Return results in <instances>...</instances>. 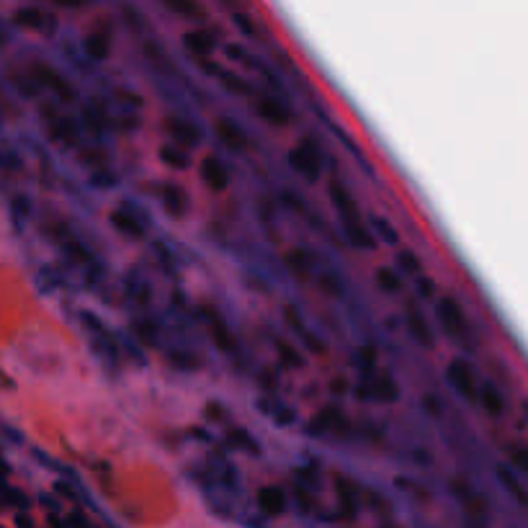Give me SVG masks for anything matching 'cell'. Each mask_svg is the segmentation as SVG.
<instances>
[{"label": "cell", "instance_id": "f35d334b", "mask_svg": "<svg viewBox=\"0 0 528 528\" xmlns=\"http://www.w3.org/2000/svg\"><path fill=\"white\" fill-rule=\"evenodd\" d=\"M297 500H299V505H304L302 510H312V498L307 495V487H297Z\"/></svg>", "mask_w": 528, "mask_h": 528}, {"label": "cell", "instance_id": "ee69618b", "mask_svg": "<svg viewBox=\"0 0 528 528\" xmlns=\"http://www.w3.org/2000/svg\"><path fill=\"white\" fill-rule=\"evenodd\" d=\"M418 289H420L423 297H433V281H430V279H420Z\"/></svg>", "mask_w": 528, "mask_h": 528}, {"label": "cell", "instance_id": "8d00e7d4", "mask_svg": "<svg viewBox=\"0 0 528 528\" xmlns=\"http://www.w3.org/2000/svg\"><path fill=\"white\" fill-rule=\"evenodd\" d=\"M93 186L111 188V186H116V178L108 171H98V173H93Z\"/></svg>", "mask_w": 528, "mask_h": 528}, {"label": "cell", "instance_id": "7c38bea8", "mask_svg": "<svg viewBox=\"0 0 528 528\" xmlns=\"http://www.w3.org/2000/svg\"><path fill=\"white\" fill-rule=\"evenodd\" d=\"M168 132H171V137H176V142L186 144V147H196L201 139L199 129L193 127V124H188L186 119H171L168 122Z\"/></svg>", "mask_w": 528, "mask_h": 528}, {"label": "cell", "instance_id": "277c9868", "mask_svg": "<svg viewBox=\"0 0 528 528\" xmlns=\"http://www.w3.org/2000/svg\"><path fill=\"white\" fill-rule=\"evenodd\" d=\"M253 108H256V114L260 116L263 122L273 124V127H284V124L292 122V114H289V108H286L281 101L268 98V96H260V98L253 103Z\"/></svg>", "mask_w": 528, "mask_h": 528}, {"label": "cell", "instance_id": "8fae6325", "mask_svg": "<svg viewBox=\"0 0 528 528\" xmlns=\"http://www.w3.org/2000/svg\"><path fill=\"white\" fill-rule=\"evenodd\" d=\"M201 176H204V180H207L214 191L227 188V168L219 163V157L217 155L204 157V163H201Z\"/></svg>", "mask_w": 528, "mask_h": 528}, {"label": "cell", "instance_id": "d590c367", "mask_svg": "<svg viewBox=\"0 0 528 528\" xmlns=\"http://www.w3.org/2000/svg\"><path fill=\"white\" fill-rule=\"evenodd\" d=\"M229 438H232V441H235L237 446H240V443H245L243 449H248L250 454H256V441H253V438H250V435L245 433V430H229Z\"/></svg>", "mask_w": 528, "mask_h": 528}, {"label": "cell", "instance_id": "e575fe53", "mask_svg": "<svg viewBox=\"0 0 528 528\" xmlns=\"http://www.w3.org/2000/svg\"><path fill=\"white\" fill-rule=\"evenodd\" d=\"M374 227H377V232L384 237L386 243H397V232H394V227L386 219H381V217H374Z\"/></svg>", "mask_w": 528, "mask_h": 528}, {"label": "cell", "instance_id": "f6af8a7d", "mask_svg": "<svg viewBox=\"0 0 528 528\" xmlns=\"http://www.w3.org/2000/svg\"><path fill=\"white\" fill-rule=\"evenodd\" d=\"M235 21H237V26H243L248 36H256V31H253V26L248 23V18H245V16H235Z\"/></svg>", "mask_w": 528, "mask_h": 528}, {"label": "cell", "instance_id": "cb8c5ba5", "mask_svg": "<svg viewBox=\"0 0 528 528\" xmlns=\"http://www.w3.org/2000/svg\"><path fill=\"white\" fill-rule=\"evenodd\" d=\"M207 70L214 72L217 78H219L229 91H235V93H250V86L240 78V75H232V72H227V70H219V67H214V64H207Z\"/></svg>", "mask_w": 528, "mask_h": 528}, {"label": "cell", "instance_id": "7bdbcfd3", "mask_svg": "<svg viewBox=\"0 0 528 528\" xmlns=\"http://www.w3.org/2000/svg\"><path fill=\"white\" fill-rule=\"evenodd\" d=\"M227 54L232 59H243V62H248V57H245V50H240V47H235V44H229V47H227Z\"/></svg>", "mask_w": 528, "mask_h": 528}, {"label": "cell", "instance_id": "3957f363", "mask_svg": "<svg viewBox=\"0 0 528 528\" xmlns=\"http://www.w3.org/2000/svg\"><path fill=\"white\" fill-rule=\"evenodd\" d=\"M356 394L361 400L372 397V400H379V402H394L400 397V389H397V384H394V379L389 377V374H381V377H377L374 381L372 379L361 381Z\"/></svg>", "mask_w": 528, "mask_h": 528}, {"label": "cell", "instance_id": "52a82bcc", "mask_svg": "<svg viewBox=\"0 0 528 528\" xmlns=\"http://www.w3.org/2000/svg\"><path fill=\"white\" fill-rule=\"evenodd\" d=\"M449 381L454 384V389H457L461 397H474L477 394V389H474V377H471V369L464 364V361H454V364L449 366Z\"/></svg>", "mask_w": 528, "mask_h": 528}, {"label": "cell", "instance_id": "b9f144b4", "mask_svg": "<svg viewBox=\"0 0 528 528\" xmlns=\"http://www.w3.org/2000/svg\"><path fill=\"white\" fill-rule=\"evenodd\" d=\"M13 209H16V212H18L21 217H29V212H31V209H29V201L23 199V196H18V199L13 201Z\"/></svg>", "mask_w": 528, "mask_h": 528}, {"label": "cell", "instance_id": "7dc6e473", "mask_svg": "<svg viewBox=\"0 0 528 528\" xmlns=\"http://www.w3.org/2000/svg\"><path fill=\"white\" fill-rule=\"evenodd\" d=\"M0 474H8V466H6V461L0 459Z\"/></svg>", "mask_w": 528, "mask_h": 528}, {"label": "cell", "instance_id": "ab89813d", "mask_svg": "<svg viewBox=\"0 0 528 528\" xmlns=\"http://www.w3.org/2000/svg\"><path fill=\"white\" fill-rule=\"evenodd\" d=\"M513 461H515V466H518L521 471H528V454H526V449H515Z\"/></svg>", "mask_w": 528, "mask_h": 528}, {"label": "cell", "instance_id": "484cf974", "mask_svg": "<svg viewBox=\"0 0 528 528\" xmlns=\"http://www.w3.org/2000/svg\"><path fill=\"white\" fill-rule=\"evenodd\" d=\"M134 333L144 345H157V325L155 322H147V320L134 322Z\"/></svg>", "mask_w": 528, "mask_h": 528}, {"label": "cell", "instance_id": "4316f807", "mask_svg": "<svg viewBox=\"0 0 528 528\" xmlns=\"http://www.w3.org/2000/svg\"><path fill=\"white\" fill-rule=\"evenodd\" d=\"M377 279H379V286H381L384 292L394 294V292H400V289H402V279L392 271V268H381V271L377 273Z\"/></svg>", "mask_w": 528, "mask_h": 528}, {"label": "cell", "instance_id": "6da1fadb", "mask_svg": "<svg viewBox=\"0 0 528 528\" xmlns=\"http://www.w3.org/2000/svg\"><path fill=\"white\" fill-rule=\"evenodd\" d=\"M289 163H292V168L299 176H304L309 183H314V180L320 178L322 171V152L312 139H302L292 150V155H289Z\"/></svg>", "mask_w": 528, "mask_h": 528}, {"label": "cell", "instance_id": "bcb514c9", "mask_svg": "<svg viewBox=\"0 0 528 528\" xmlns=\"http://www.w3.org/2000/svg\"><path fill=\"white\" fill-rule=\"evenodd\" d=\"M59 6H67V8H72V6H80L83 0H57Z\"/></svg>", "mask_w": 528, "mask_h": 528}, {"label": "cell", "instance_id": "ba28073f", "mask_svg": "<svg viewBox=\"0 0 528 528\" xmlns=\"http://www.w3.org/2000/svg\"><path fill=\"white\" fill-rule=\"evenodd\" d=\"M217 137L227 144L229 150H235V152L248 147V137H245V132L237 127L232 119H219V122H217Z\"/></svg>", "mask_w": 528, "mask_h": 528}, {"label": "cell", "instance_id": "d6986e66", "mask_svg": "<svg viewBox=\"0 0 528 528\" xmlns=\"http://www.w3.org/2000/svg\"><path fill=\"white\" fill-rule=\"evenodd\" d=\"M479 400H482V407H485L490 415H503V410H505V400H503V394H500V389L495 384H482V389H479Z\"/></svg>", "mask_w": 528, "mask_h": 528}, {"label": "cell", "instance_id": "60d3db41", "mask_svg": "<svg viewBox=\"0 0 528 528\" xmlns=\"http://www.w3.org/2000/svg\"><path fill=\"white\" fill-rule=\"evenodd\" d=\"M320 286H322V289H328L330 294H335V297L340 294V284H338L335 276H325V279L320 281Z\"/></svg>", "mask_w": 528, "mask_h": 528}, {"label": "cell", "instance_id": "4fadbf2b", "mask_svg": "<svg viewBox=\"0 0 528 528\" xmlns=\"http://www.w3.org/2000/svg\"><path fill=\"white\" fill-rule=\"evenodd\" d=\"M111 224H114L122 235L132 237V240H142V237H144V224L137 219L134 214H127V212H114V214H111Z\"/></svg>", "mask_w": 528, "mask_h": 528}, {"label": "cell", "instance_id": "5b68a950", "mask_svg": "<svg viewBox=\"0 0 528 528\" xmlns=\"http://www.w3.org/2000/svg\"><path fill=\"white\" fill-rule=\"evenodd\" d=\"M438 317H441L446 333H451V335H461V333H464V328H466L464 312H461V307H459L454 299L438 302Z\"/></svg>", "mask_w": 528, "mask_h": 528}, {"label": "cell", "instance_id": "ffe728a7", "mask_svg": "<svg viewBox=\"0 0 528 528\" xmlns=\"http://www.w3.org/2000/svg\"><path fill=\"white\" fill-rule=\"evenodd\" d=\"M286 265L294 271L297 279H309V271H312V258H309L307 250H292L286 253Z\"/></svg>", "mask_w": 528, "mask_h": 528}, {"label": "cell", "instance_id": "7a4b0ae2", "mask_svg": "<svg viewBox=\"0 0 528 528\" xmlns=\"http://www.w3.org/2000/svg\"><path fill=\"white\" fill-rule=\"evenodd\" d=\"M31 78H34V83H39V86L54 91V96H59L62 101H75V91L70 88V83H67L59 72L52 70L50 64L36 62L34 67H31Z\"/></svg>", "mask_w": 528, "mask_h": 528}, {"label": "cell", "instance_id": "74e56055", "mask_svg": "<svg viewBox=\"0 0 528 528\" xmlns=\"http://www.w3.org/2000/svg\"><path fill=\"white\" fill-rule=\"evenodd\" d=\"M423 405H425V410H428L430 415H441V400H438L435 394H428V397L423 400Z\"/></svg>", "mask_w": 528, "mask_h": 528}, {"label": "cell", "instance_id": "7402d4cb", "mask_svg": "<svg viewBox=\"0 0 528 528\" xmlns=\"http://www.w3.org/2000/svg\"><path fill=\"white\" fill-rule=\"evenodd\" d=\"M333 425H340V413H338L335 407H330V410H325V413L314 415V420L309 423V433H325V430H330Z\"/></svg>", "mask_w": 528, "mask_h": 528}, {"label": "cell", "instance_id": "9c48e42d", "mask_svg": "<svg viewBox=\"0 0 528 528\" xmlns=\"http://www.w3.org/2000/svg\"><path fill=\"white\" fill-rule=\"evenodd\" d=\"M160 199H163L165 209L171 212L173 217H183L188 209V196L180 186H173V183H163L160 186Z\"/></svg>", "mask_w": 528, "mask_h": 528}, {"label": "cell", "instance_id": "4dcf8cb0", "mask_svg": "<svg viewBox=\"0 0 528 528\" xmlns=\"http://www.w3.org/2000/svg\"><path fill=\"white\" fill-rule=\"evenodd\" d=\"M171 361L176 369H183V372H196L199 369V358L191 356V353H171Z\"/></svg>", "mask_w": 528, "mask_h": 528}, {"label": "cell", "instance_id": "836d02e7", "mask_svg": "<svg viewBox=\"0 0 528 528\" xmlns=\"http://www.w3.org/2000/svg\"><path fill=\"white\" fill-rule=\"evenodd\" d=\"M400 265L405 273H420L423 265L420 260H418V256L415 253H410V250H405V253H400Z\"/></svg>", "mask_w": 528, "mask_h": 528}, {"label": "cell", "instance_id": "83f0119b", "mask_svg": "<svg viewBox=\"0 0 528 528\" xmlns=\"http://www.w3.org/2000/svg\"><path fill=\"white\" fill-rule=\"evenodd\" d=\"M168 6L176 8L178 13L188 16V18H201L204 16V11H201V6H196L193 0H168Z\"/></svg>", "mask_w": 528, "mask_h": 528}, {"label": "cell", "instance_id": "1f68e13d", "mask_svg": "<svg viewBox=\"0 0 528 528\" xmlns=\"http://www.w3.org/2000/svg\"><path fill=\"white\" fill-rule=\"evenodd\" d=\"M374 361H377V348H374V345H364V348L358 350V369L364 374L372 372Z\"/></svg>", "mask_w": 528, "mask_h": 528}, {"label": "cell", "instance_id": "ac0fdd59", "mask_svg": "<svg viewBox=\"0 0 528 528\" xmlns=\"http://www.w3.org/2000/svg\"><path fill=\"white\" fill-rule=\"evenodd\" d=\"M50 119V134L52 139H57V142H64L70 144L75 142V124H72V119H67V116H47Z\"/></svg>", "mask_w": 528, "mask_h": 528}, {"label": "cell", "instance_id": "f546056e", "mask_svg": "<svg viewBox=\"0 0 528 528\" xmlns=\"http://www.w3.org/2000/svg\"><path fill=\"white\" fill-rule=\"evenodd\" d=\"M276 350H279L281 361H284L286 366H292V369H299L302 366V356L289 345V343H276Z\"/></svg>", "mask_w": 528, "mask_h": 528}, {"label": "cell", "instance_id": "d4e9b609", "mask_svg": "<svg viewBox=\"0 0 528 528\" xmlns=\"http://www.w3.org/2000/svg\"><path fill=\"white\" fill-rule=\"evenodd\" d=\"M16 21L21 26H29V29H39V26H44V13L36 11V8H23V11L16 13Z\"/></svg>", "mask_w": 528, "mask_h": 528}, {"label": "cell", "instance_id": "9a60e30c", "mask_svg": "<svg viewBox=\"0 0 528 528\" xmlns=\"http://www.w3.org/2000/svg\"><path fill=\"white\" fill-rule=\"evenodd\" d=\"M88 54L93 59H106L108 52H111V31H108V26H103V29L93 31V34L88 36Z\"/></svg>", "mask_w": 528, "mask_h": 528}, {"label": "cell", "instance_id": "d6a6232c", "mask_svg": "<svg viewBox=\"0 0 528 528\" xmlns=\"http://www.w3.org/2000/svg\"><path fill=\"white\" fill-rule=\"evenodd\" d=\"M498 474H500V479H503V485H505L507 490H510V493L515 495V498L521 500V503H526V495H523L521 485L515 482V477H513V474H510V471H507L505 466H500V471H498Z\"/></svg>", "mask_w": 528, "mask_h": 528}, {"label": "cell", "instance_id": "e0dca14e", "mask_svg": "<svg viewBox=\"0 0 528 528\" xmlns=\"http://www.w3.org/2000/svg\"><path fill=\"white\" fill-rule=\"evenodd\" d=\"M209 328H212V335H214V340H217V345H219L222 350H227V353H235V348H237V343H235V335L229 333V328L224 325V320L222 317H217V314H212L209 312Z\"/></svg>", "mask_w": 528, "mask_h": 528}, {"label": "cell", "instance_id": "5bb4252c", "mask_svg": "<svg viewBox=\"0 0 528 528\" xmlns=\"http://www.w3.org/2000/svg\"><path fill=\"white\" fill-rule=\"evenodd\" d=\"M407 328H410L413 338L420 343V345H433V330L428 328L425 317H423L418 309H410V312H407Z\"/></svg>", "mask_w": 528, "mask_h": 528}, {"label": "cell", "instance_id": "30bf717a", "mask_svg": "<svg viewBox=\"0 0 528 528\" xmlns=\"http://www.w3.org/2000/svg\"><path fill=\"white\" fill-rule=\"evenodd\" d=\"M258 505H260V510H263L265 515H271V518H276V515H284L286 495L281 493V487H276V485L263 487V490H260V495H258Z\"/></svg>", "mask_w": 528, "mask_h": 528}, {"label": "cell", "instance_id": "8992f818", "mask_svg": "<svg viewBox=\"0 0 528 528\" xmlns=\"http://www.w3.org/2000/svg\"><path fill=\"white\" fill-rule=\"evenodd\" d=\"M330 196H333V204L335 209L340 212L343 217V224H350V222H361V214H358V207L356 201L350 199V193L340 186V183H330Z\"/></svg>", "mask_w": 528, "mask_h": 528}, {"label": "cell", "instance_id": "603a6c76", "mask_svg": "<svg viewBox=\"0 0 528 528\" xmlns=\"http://www.w3.org/2000/svg\"><path fill=\"white\" fill-rule=\"evenodd\" d=\"M338 495H340V503H343V507H345V515L353 518V515L358 513V498L348 479H338Z\"/></svg>", "mask_w": 528, "mask_h": 528}, {"label": "cell", "instance_id": "f1b7e54d", "mask_svg": "<svg viewBox=\"0 0 528 528\" xmlns=\"http://www.w3.org/2000/svg\"><path fill=\"white\" fill-rule=\"evenodd\" d=\"M160 155H163V160L168 165H173V168H188V157H186V152H180V150H176V147H163L160 150Z\"/></svg>", "mask_w": 528, "mask_h": 528}, {"label": "cell", "instance_id": "44dd1931", "mask_svg": "<svg viewBox=\"0 0 528 528\" xmlns=\"http://www.w3.org/2000/svg\"><path fill=\"white\" fill-rule=\"evenodd\" d=\"M345 235H348L350 245H356V248H374V240L369 235V229L364 227V219L345 224Z\"/></svg>", "mask_w": 528, "mask_h": 528}, {"label": "cell", "instance_id": "2e32d148", "mask_svg": "<svg viewBox=\"0 0 528 528\" xmlns=\"http://www.w3.org/2000/svg\"><path fill=\"white\" fill-rule=\"evenodd\" d=\"M183 44H186V50L191 52V54H196V57H207L209 52L214 50V36L207 34V31H188Z\"/></svg>", "mask_w": 528, "mask_h": 528}]
</instances>
